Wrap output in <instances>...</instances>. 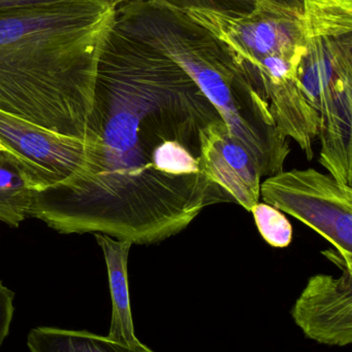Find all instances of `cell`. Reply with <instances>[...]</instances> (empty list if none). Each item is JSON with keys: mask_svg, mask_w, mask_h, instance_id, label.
<instances>
[{"mask_svg": "<svg viewBox=\"0 0 352 352\" xmlns=\"http://www.w3.org/2000/svg\"><path fill=\"white\" fill-rule=\"evenodd\" d=\"M253 213L256 227L260 235L274 248H287L293 238V227L279 209L265 202L254 205Z\"/></svg>", "mask_w": 352, "mask_h": 352, "instance_id": "cell-13", "label": "cell"}, {"mask_svg": "<svg viewBox=\"0 0 352 352\" xmlns=\"http://www.w3.org/2000/svg\"><path fill=\"white\" fill-rule=\"evenodd\" d=\"M29 352H154L146 345L132 347L88 331L37 327L27 337Z\"/></svg>", "mask_w": 352, "mask_h": 352, "instance_id": "cell-11", "label": "cell"}, {"mask_svg": "<svg viewBox=\"0 0 352 352\" xmlns=\"http://www.w3.org/2000/svg\"><path fill=\"white\" fill-rule=\"evenodd\" d=\"M34 192L16 166L0 153V221L18 228L29 217Z\"/></svg>", "mask_w": 352, "mask_h": 352, "instance_id": "cell-12", "label": "cell"}, {"mask_svg": "<svg viewBox=\"0 0 352 352\" xmlns=\"http://www.w3.org/2000/svg\"><path fill=\"white\" fill-rule=\"evenodd\" d=\"M180 10H209L227 14H247L258 0H165Z\"/></svg>", "mask_w": 352, "mask_h": 352, "instance_id": "cell-14", "label": "cell"}, {"mask_svg": "<svg viewBox=\"0 0 352 352\" xmlns=\"http://www.w3.org/2000/svg\"><path fill=\"white\" fill-rule=\"evenodd\" d=\"M0 144L37 192L64 190L85 177L93 146L0 111Z\"/></svg>", "mask_w": 352, "mask_h": 352, "instance_id": "cell-7", "label": "cell"}, {"mask_svg": "<svg viewBox=\"0 0 352 352\" xmlns=\"http://www.w3.org/2000/svg\"><path fill=\"white\" fill-rule=\"evenodd\" d=\"M60 0H0V10L19 6H39V4L51 3Z\"/></svg>", "mask_w": 352, "mask_h": 352, "instance_id": "cell-16", "label": "cell"}, {"mask_svg": "<svg viewBox=\"0 0 352 352\" xmlns=\"http://www.w3.org/2000/svg\"><path fill=\"white\" fill-rule=\"evenodd\" d=\"M185 12L229 47L265 102L297 85L295 62L303 38L302 10L280 0H258L247 14Z\"/></svg>", "mask_w": 352, "mask_h": 352, "instance_id": "cell-5", "label": "cell"}, {"mask_svg": "<svg viewBox=\"0 0 352 352\" xmlns=\"http://www.w3.org/2000/svg\"><path fill=\"white\" fill-rule=\"evenodd\" d=\"M295 76L318 116L320 163L352 184V0H304Z\"/></svg>", "mask_w": 352, "mask_h": 352, "instance_id": "cell-4", "label": "cell"}, {"mask_svg": "<svg viewBox=\"0 0 352 352\" xmlns=\"http://www.w3.org/2000/svg\"><path fill=\"white\" fill-rule=\"evenodd\" d=\"M280 1L285 2V3L293 6V8H299V10H302L304 0H280Z\"/></svg>", "mask_w": 352, "mask_h": 352, "instance_id": "cell-17", "label": "cell"}, {"mask_svg": "<svg viewBox=\"0 0 352 352\" xmlns=\"http://www.w3.org/2000/svg\"><path fill=\"white\" fill-rule=\"evenodd\" d=\"M260 198L326 238L352 271L351 186L314 168L293 169L268 176Z\"/></svg>", "mask_w": 352, "mask_h": 352, "instance_id": "cell-6", "label": "cell"}, {"mask_svg": "<svg viewBox=\"0 0 352 352\" xmlns=\"http://www.w3.org/2000/svg\"><path fill=\"white\" fill-rule=\"evenodd\" d=\"M94 237L105 256L112 298L111 327L107 337L128 346H140L142 343L134 334L128 287V256L134 244L107 234L94 233Z\"/></svg>", "mask_w": 352, "mask_h": 352, "instance_id": "cell-10", "label": "cell"}, {"mask_svg": "<svg viewBox=\"0 0 352 352\" xmlns=\"http://www.w3.org/2000/svg\"><path fill=\"white\" fill-rule=\"evenodd\" d=\"M222 120L181 66L112 22L95 70L87 175L34 192L29 217L140 245L179 234L207 207L234 202L203 165L207 132Z\"/></svg>", "mask_w": 352, "mask_h": 352, "instance_id": "cell-1", "label": "cell"}, {"mask_svg": "<svg viewBox=\"0 0 352 352\" xmlns=\"http://www.w3.org/2000/svg\"><path fill=\"white\" fill-rule=\"evenodd\" d=\"M204 171L234 202L251 211L260 200L262 173L251 155L233 140L225 122L209 128L203 144Z\"/></svg>", "mask_w": 352, "mask_h": 352, "instance_id": "cell-9", "label": "cell"}, {"mask_svg": "<svg viewBox=\"0 0 352 352\" xmlns=\"http://www.w3.org/2000/svg\"><path fill=\"white\" fill-rule=\"evenodd\" d=\"M113 25L183 68L216 107L233 140L251 155L262 177L284 170L289 138L277 129L268 104L220 39L165 0H127L115 8Z\"/></svg>", "mask_w": 352, "mask_h": 352, "instance_id": "cell-3", "label": "cell"}, {"mask_svg": "<svg viewBox=\"0 0 352 352\" xmlns=\"http://www.w3.org/2000/svg\"><path fill=\"white\" fill-rule=\"evenodd\" d=\"M14 292L0 280V347L10 334L14 312Z\"/></svg>", "mask_w": 352, "mask_h": 352, "instance_id": "cell-15", "label": "cell"}, {"mask_svg": "<svg viewBox=\"0 0 352 352\" xmlns=\"http://www.w3.org/2000/svg\"><path fill=\"white\" fill-rule=\"evenodd\" d=\"M114 12L101 0L0 10V111L92 146L95 70Z\"/></svg>", "mask_w": 352, "mask_h": 352, "instance_id": "cell-2", "label": "cell"}, {"mask_svg": "<svg viewBox=\"0 0 352 352\" xmlns=\"http://www.w3.org/2000/svg\"><path fill=\"white\" fill-rule=\"evenodd\" d=\"M308 338L333 346L352 343V271L339 278L318 274L308 280L291 311Z\"/></svg>", "mask_w": 352, "mask_h": 352, "instance_id": "cell-8", "label": "cell"}, {"mask_svg": "<svg viewBox=\"0 0 352 352\" xmlns=\"http://www.w3.org/2000/svg\"><path fill=\"white\" fill-rule=\"evenodd\" d=\"M101 1L105 2L107 6H111V8H116L117 6H119L120 4L123 3V2L127 1V0H101Z\"/></svg>", "mask_w": 352, "mask_h": 352, "instance_id": "cell-18", "label": "cell"}]
</instances>
